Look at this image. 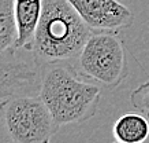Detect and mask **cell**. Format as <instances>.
<instances>
[{
  "mask_svg": "<svg viewBox=\"0 0 149 143\" xmlns=\"http://www.w3.org/2000/svg\"><path fill=\"white\" fill-rule=\"evenodd\" d=\"M92 30L68 0H44L30 51L38 66L75 59Z\"/></svg>",
  "mask_w": 149,
  "mask_h": 143,
  "instance_id": "1",
  "label": "cell"
},
{
  "mask_svg": "<svg viewBox=\"0 0 149 143\" xmlns=\"http://www.w3.org/2000/svg\"><path fill=\"white\" fill-rule=\"evenodd\" d=\"M38 95L60 128L92 118L99 109L101 89L79 79L72 65L58 62L41 68Z\"/></svg>",
  "mask_w": 149,
  "mask_h": 143,
  "instance_id": "2",
  "label": "cell"
},
{
  "mask_svg": "<svg viewBox=\"0 0 149 143\" xmlns=\"http://www.w3.org/2000/svg\"><path fill=\"white\" fill-rule=\"evenodd\" d=\"M79 76L107 88H116L127 77L123 40L112 32H93L72 65Z\"/></svg>",
  "mask_w": 149,
  "mask_h": 143,
  "instance_id": "3",
  "label": "cell"
},
{
  "mask_svg": "<svg viewBox=\"0 0 149 143\" xmlns=\"http://www.w3.org/2000/svg\"><path fill=\"white\" fill-rule=\"evenodd\" d=\"M0 113L14 143H44L59 129L38 94L6 98L0 102Z\"/></svg>",
  "mask_w": 149,
  "mask_h": 143,
  "instance_id": "4",
  "label": "cell"
},
{
  "mask_svg": "<svg viewBox=\"0 0 149 143\" xmlns=\"http://www.w3.org/2000/svg\"><path fill=\"white\" fill-rule=\"evenodd\" d=\"M18 50L0 52V99L14 95L34 94L40 89L41 66L34 58L18 55Z\"/></svg>",
  "mask_w": 149,
  "mask_h": 143,
  "instance_id": "5",
  "label": "cell"
},
{
  "mask_svg": "<svg viewBox=\"0 0 149 143\" xmlns=\"http://www.w3.org/2000/svg\"><path fill=\"white\" fill-rule=\"evenodd\" d=\"M92 32L119 33L131 26L134 14L118 0H68Z\"/></svg>",
  "mask_w": 149,
  "mask_h": 143,
  "instance_id": "6",
  "label": "cell"
},
{
  "mask_svg": "<svg viewBox=\"0 0 149 143\" xmlns=\"http://www.w3.org/2000/svg\"><path fill=\"white\" fill-rule=\"evenodd\" d=\"M44 0H14V13L18 28L15 48L27 50L38 26Z\"/></svg>",
  "mask_w": 149,
  "mask_h": 143,
  "instance_id": "7",
  "label": "cell"
},
{
  "mask_svg": "<svg viewBox=\"0 0 149 143\" xmlns=\"http://www.w3.org/2000/svg\"><path fill=\"white\" fill-rule=\"evenodd\" d=\"M112 134L118 143H144L149 136V120L141 113L123 114L115 121Z\"/></svg>",
  "mask_w": 149,
  "mask_h": 143,
  "instance_id": "8",
  "label": "cell"
},
{
  "mask_svg": "<svg viewBox=\"0 0 149 143\" xmlns=\"http://www.w3.org/2000/svg\"><path fill=\"white\" fill-rule=\"evenodd\" d=\"M18 28L14 13V0H0V52L17 50Z\"/></svg>",
  "mask_w": 149,
  "mask_h": 143,
  "instance_id": "9",
  "label": "cell"
},
{
  "mask_svg": "<svg viewBox=\"0 0 149 143\" xmlns=\"http://www.w3.org/2000/svg\"><path fill=\"white\" fill-rule=\"evenodd\" d=\"M130 103L149 120V80L140 84L130 94Z\"/></svg>",
  "mask_w": 149,
  "mask_h": 143,
  "instance_id": "10",
  "label": "cell"
},
{
  "mask_svg": "<svg viewBox=\"0 0 149 143\" xmlns=\"http://www.w3.org/2000/svg\"><path fill=\"white\" fill-rule=\"evenodd\" d=\"M44 143H49V140H47V142H44Z\"/></svg>",
  "mask_w": 149,
  "mask_h": 143,
  "instance_id": "11",
  "label": "cell"
},
{
  "mask_svg": "<svg viewBox=\"0 0 149 143\" xmlns=\"http://www.w3.org/2000/svg\"><path fill=\"white\" fill-rule=\"evenodd\" d=\"M116 143H118V142H116Z\"/></svg>",
  "mask_w": 149,
  "mask_h": 143,
  "instance_id": "12",
  "label": "cell"
}]
</instances>
